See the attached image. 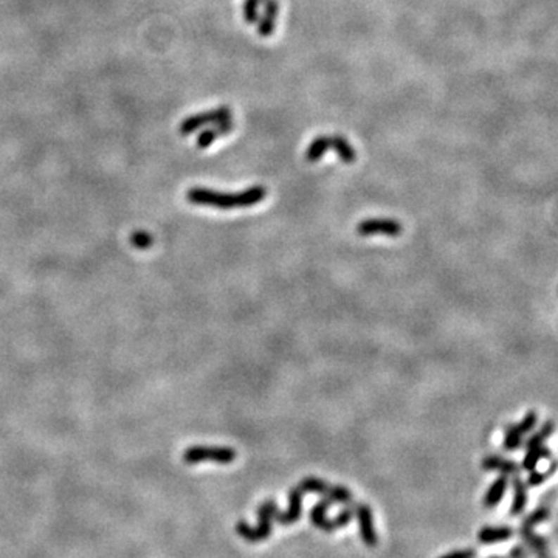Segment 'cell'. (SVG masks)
Segmentation results:
<instances>
[{
  "label": "cell",
  "mask_w": 558,
  "mask_h": 558,
  "mask_svg": "<svg viewBox=\"0 0 558 558\" xmlns=\"http://www.w3.org/2000/svg\"><path fill=\"white\" fill-rule=\"evenodd\" d=\"M267 196V189L261 185L251 186L241 193H220L208 188L196 186L191 188L186 193L189 203L201 206H213L219 210H233V208H248L261 203Z\"/></svg>",
  "instance_id": "cell-1"
},
{
  "label": "cell",
  "mask_w": 558,
  "mask_h": 558,
  "mask_svg": "<svg viewBox=\"0 0 558 558\" xmlns=\"http://www.w3.org/2000/svg\"><path fill=\"white\" fill-rule=\"evenodd\" d=\"M236 450L230 447H206V445H193L183 453V461L186 464H202V462H216V464H232L234 462Z\"/></svg>",
  "instance_id": "cell-2"
},
{
  "label": "cell",
  "mask_w": 558,
  "mask_h": 558,
  "mask_svg": "<svg viewBox=\"0 0 558 558\" xmlns=\"http://www.w3.org/2000/svg\"><path fill=\"white\" fill-rule=\"evenodd\" d=\"M232 118H233V113H232L230 107L220 106V107H216V109L205 110L201 113H196V115L186 117L180 123L179 132L183 137H186L189 134L201 131V129H203V127H208L211 125H217V123H222V121L232 120Z\"/></svg>",
  "instance_id": "cell-3"
},
{
  "label": "cell",
  "mask_w": 558,
  "mask_h": 558,
  "mask_svg": "<svg viewBox=\"0 0 558 558\" xmlns=\"http://www.w3.org/2000/svg\"><path fill=\"white\" fill-rule=\"evenodd\" d=\"M402 232V224L394 219H366L357 225V233L362 236L386 234L394 238V236H399Z\"/></svg>",
  "instance_id": "cell-4"
},
{
  "label": "cell",
  "mask_w": 558,
  "mask_h": 558,
  "mask_svg": "<svg viewBox=\"0 0 558 558\" xmlns=\"http://www.w3.org/2000/svg\"><path fill=\"white\" fill-rule=\"evenodd\" d=\"M354 515L357 516L358 529H360V535L364 545L368 547H376L379 543V537L376 532V526H374V516L371 507L368 504H357Z\"/></svg>",
  "instance_id": "cell-5"
},
{
  "label": "cell",
  "mask_w": 558,
  "mask_h": 558,
  "mask_svg": "<svg viewBox=\"0 0 558 558\" xmlns=\"http://www.w3.org/2000/svg\"><path fill=\"white\" fill-rule=\"evenodd\" d=\"M264 13L259 14L258 34L261 37H270L277 30V20L279 16L278 0H262Z\"/></svg>",
  "instance_id": "cell-6"
},
{
  "label": "cell",
  "mask_w": 558,
  "mask_h": 558,
  "mask_svg": "<svg viewBox=\"0 0 558 558\" xmlns=\"http://www.w3.org/2000/svg\"><path fill=\"white\" fill-rule=\"evenodd\" d=\"M303 516V492L300 487H295L288 493V509L286 512H277L274 519L281 526L295 524Z\"/></svg>",
  "instance_id": "cell-7"
},
{
  "label": "cell",
  "mask_w": 558,
  "mask_h": 558,
  "mask_svg": "<svg viewBox=\"0 0 558 558\" xmlns=\"http://www.w3.org/2000/svg\"><path fill=\"white\" fill-rule=\"evenodd\" d=\"M278 510H279L278 504L273 500L265 501L258 507V514H256L258 515V526L255 527V531H256L259 541H264L270 537L272 521H273V518H274V515H277Z\"/></svg>",
  "instance_id": "cell-8"
},
{
  "label": "cell",
  "mask_w": 558,
  "mask_h": 558,
  "mask_svg": "<svg viewBox=\"0 0 558 558\" xmlns=\"http://www.w3.org/2000/svg\"><path fill=\"white\" fill-rule=\"evenodd\" d=\"M233 129H234L233 118L222 121V123H217V125H211L208 127H203L202 131L198 132L197 139H196L197 148L198 149L210 148L214 141H216L217 139H220V137L228 135L233 131Z\"/></svg>",
  "instance_id": "cell-9"
},
{
  "label": "cell",
  "mask_w": 558,
  "mask_h": 558,
  "mask_svg": "<svg viewBox=\"0 0 558 558\" xmlns=\"http://www.w3.org/2000/svg\"><path fill=\"white\" fill-rule=\"evenodd\" d=\"M331 504L332 502L329 501V500H321L310 510V521H312V524L315 526V527H318V529L324 531V532L335 531L332 519L327 518V510H329V507H331Z\"/></svg>",
  "instance_id": "cell-10"
},
{
  "label": "cell",
  "mask_w": 558,
  "mask_h": 558,
  "mask_svg": "<svg viewBox=\"0 0 558 558\" xmlns=\"http://www.w3.org/2000/svg\"><path fill=\"white\" fill-rule=\"evenodd\" d=\"M514 537V529L507 526H486L478 532V541L483 545H493V543L506 541Z\"/></svg>",
  "instance_id": "cell-11"
},
{
  "label": "cell",
  "mask_w": 558,
  "mask_h": 558,
  "mask_svg": "<svg viewBox=\"0 0 558 558\" xmlns=\"http://www.w3.org/2000/svg\"><path fill=\"white\" fill-rule=\"evenodd\" d=\"M481 467L484 470H496V471H501L502 475H518L519 470L521 467L515 462V461H510L506 459V457L502 456H487L481 462Z\"/></svg>",
  "instance_id": "cell-12"
},
{
  "label": "cell",
  "mask_w": 558,
  "mask_h": 558,
  "mask_svg": "<svg viewBox=\"0 0 558 558\" xmlns=\"http://www.w3.org/2000/svg\"><path fill=\"white\" fill-rule=\"evenodd\" d=\"M507 486H509V478L507 475H501L496 478L492 486L488 487V490L484 496V506L487 509H492L495 506H498V504L502 501L504 495H506L507 490Z\"/></svg>",
  "instance_id": "cell-13"
},
{
  "label": "cell",
  "mask_w": 558,
  "mask_h": 558,
  "mask_svg": "<svg viewBox=\"0 0 558 558\" xmlns=\"http://www.w3.org/2000/svg\"><path fill=\"white\" fill-rule=\"evenodd\" d=\"M331 149L337 152V156L345 165H353L357 160V152L353 148V144L340 134L331 135Z\"/></svg>",
  "instance_id": "cell-14"
},
{
  "label": "cell",
  "mask_w": 558,
  "mask_h": 558,
  "mask_svg": "<svg viewBox=\"0 0 558 558\" xmlns=\"http://www.w3.org/2000/svg\"><path fill=\"white\" fill-rule=\"evenodd\" d=\"M521 532V537L524 540V543L532 552L537 555L538 558H547L549 555V549H547V540L545 537H541V535L535 533L533 529H519Z\"/></svg>",
  "instance_id": "cell-15"
},
{
  "label": "cell",
  "mask_w": 558,
  "mask_h": 558,
  "mask_svg": "<svg viewBox=\"0 0 558 558\" xmlns=\"http://www.w3.org/2000/svg\"><path fill=\"white\" fill-rule=\"evenodd\" d=\"M512 484H514V495L515 496H514V502H512V507H510V515L519 516L527 506V486L524 481L518 476L514 478Z\"/></svg>",
  "instance_id": "cell-16"
},
{
  "label": "cell",
  "mask_w": 558,
  "mask_h": 558,
  "mask_svg": "<svg viewBox=\"0 0 558 558\" xmlns=\"http://www.w3.org/2000/svg\"><path fill=\"white\" fill-rule=\"evenodd\" d=\"M329 149H331V135H318L305 149V160L309 163H317Z\"/></svg>",
  "instance_id": "cell-17"
},
{
  "label": "cell",
  "mask_w": 558,
  "mask_h": 558,
  "mask_svg": "<svg viewBox=\"0 0 558 558\" xmlns=\"http://www.w3.org/2000/svg\"><path fill=\"white\" fill-rule=\"evenodd\" d=\"M550 456H552L550 450L543 447V445L527 450V453H526L523 464H521V469L526 471H532V470H535V467H537L541 459H545V457H550Z\"/></svg>",
  "instance_id": "cell-18"
},
{
  "label": "cell",
  "mask_w": 558,
  "mask_h": 558,
  "mask_svg": "<svg viewBox=\"0 0 558 558\" xmlns=\"http://www.w3.org/2000/svg\"><path fill=\"white\" fill-rule=\"evenodd\" d=\"M298 487H300V490L303 493L326 495L329 492V488H331V484L326 483V481H323V479H319V478L309 476V478H304Z\"/></svg>",
  "instance_id": "cell-19"
},
{
  "label": "cell",
  "mask_w": 558,
  "mask_h": 558,
  "mask_svg": "<svg viewBox=\"0 0 558 558\" xmlns=\"http://www.w3.org/2000/svg\"><path fill=\"white\" fill-rule=\"evenodd\" d=\"M554 430H555L554 420H547V422H545V425H543L537 433L532 434L531 438L527 439V442H526V448H527V450H531V448H535V447L543 445V442H545L547 438H550V434L554 433Z\"/></svg>",
  "instance_id": "cell-20"
},
{
  "label": "cell",
  "mask_w": 558,
  "mask_h": 558,
  "mask_svg": "<svg viewBox=\"0 0 558 558\" xmlns=\"http://www.w3.org/2000/svg\"><path fill=\"white\" fill-rule=\"evenodd\" d=\"M549 518H550V509L541 506L538 509H535L532 514H529L524 518L521 529H533L535 526H538L541 523L547 521Z\"/></svg>",
  "instance_id": "cell-21"
},
{
  "label": "cell",
  "mask_w": 558,
  "mask_h": 558,
  "mask_svg": "<svg viewBox=\"0 0 558 558\" xmlns=\"http://www.w3.org/2000/svg\"><path fill=\"white\" fill-rule=\"evenodd\" d=\"M326 496L329 501L337 502V504H350L354 500L353 492L348 490L346 487H341V486H331Z\"/></svg>",
  "instance_id": "cell-22"
},
{
  "label": "cell",
  "mask_w": 558,
  "mask_h": 558,
  "mask_svg": "<svg viewBox=\"0 0 558 558\" xmlns=\"http://www.w3.org/2000/svg\"><path fill=\"white\" fill-rule=\"evenodd\" d=\"M521 443H523V436L518 434L514 430V425H509L506 428V434H504L502 448L506 450V452H516V450L521 447Z\"/></svg>",
  "instance_id": "cell-23"
},
{
  "label": "cell",
  "mask_w": 558,
  "mask_h": 558,
  "mask_svg": "<svg viewBox=\"0 0 558 558\" xmlns=\"http://www.w3.org/2000/svg\"><path fill=\"white\" fill-rule=\"evenodd\" d=\"M555 469H557V464H555V461H552V464H550V467L546 471H537V470L529 471V478H527V484L526 486H529V487L541 486L546 479H549L550 476L554 475Z\"/></svg>",
  "instance_id": "cell-24"
},
{
  "label": "cell",
  "mask_w": 558,
  "mask_h": 558,
  "mask_svg": "<svg viewBox=\"0 0 558 558\" xmlns=\"http://www.w3.org/2000/svg\"><path fill=\"white\" fill-rule=\"evenodd\" d=\"M262 0H246L243 2V20L247 24H256L259 19V8H261Z\"/></svg>",
  "instance_id": "cell-25"
},
{
  "label": "cell",
  "mask_w": 558,
  "mask_h": 558,
  "mask_svg": "<svg viewBox=\"0 0 558 558\" xmlns=\"http://www.w3.org/2000/svg\"><path fill=\"white\" fill-rule=\"evenodd\" d=\"M131 243L139 250H146L149 247H152V243H154V236L148 232H134L131 234Z\"/></svg>",
  "instance_id": "cell-26"
},
{
  "label": "cell",
  "mask_w": 558,
  "mask_h": 558,
  "mask_svg": "<svg viewBox=\"0 0 558 558\" xmlns=\"http://www.w3.org/2000/svg\"><path fill=\"white\" fill-rule=\"evenodd\" d=\"M537 420H538L537 412H535V411L527 412V414L524 416V419L521 420V422L516 424V425H514V430H515L518 434L524 436V434H527V433L533 430V426L537 425Z\"/></svg>",
  "instance_id": "cell-27"
},
{
  "label": "cell",
  "mask_w": 558,
  "mask_h": 558,
  "mask_svg": "<svg viewBox=\"0 0 558 558\" xmlns=\"http://www.w3.org/2000/svg\"><path fill=\"white\" fill-rule=\"evenodd\" d=\"M236 532H238V535H239L241 538H243L248 543H258L259 541L255 527H251L247 521H243V519H241V521H238V524H236Z\"/></svg>",
  "instance_id": "cell-28"
},
{
  "label": "cell",
  "mask_w": 558,
  "mask_h": 558,
  "mask_svg": "<svg viewBox=\"0 0 558 558\" xmlns=\"http://www.w3.org/2000/svg\"><path fill=\"white\" fill-rule=\"evenodd\" d=\"M353 518H354V510L353 509H343L337 516L332 518L335 531L341 529V527H346L350 521H353Z\"/></svg>",
  "instance_id": "cell-29"
},
{
  "label": "cell",
  "mask_w": 558,
  "mask_h": 558,
  "mask_svg": "<svg viewBox=\"0 0 558 558\" xmlns=\"http://www.w3.org/2000/svg\"><path fill=\"white\" fill-rule=\"evenodd\" d=\"M475 557H476L475 549H462V550H453V552H448L439 558H475Z\"/></svg>",
  "instance_id": "cell-30"
},
{
  "label": "cell",
  "mask_w": 558,
  "mask_h": 558,
  "mask_svg": "<svg viewBox=\"0 0 558 558\" xmlns=\"http://www.w3.org/2000/svg\"><path fill=\"white\" fill-rule=\"evenodd\" d=\"M509 558H527L526 549H524L521 545H518V546H515V547H512V549H510V554H509Z\"/></svg>",
  "instance_id": "cell-31"
},
{
  "label": "cell",
  "mask_w": 558,
  "mask_h": 558,
  "mask_svg": "<svg viewBox=\"0 0 558 558\" xmlns=\"http://www.w3.org/2000/svg\"><path fill=\"white\" fill-rule=\"evenodd\" d=\"M488 558H504V557H501V555H492V557H488Z\"/></svg>",
  "instance_id": "cell-32"
}]
</instances>
